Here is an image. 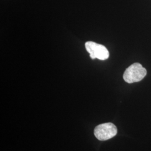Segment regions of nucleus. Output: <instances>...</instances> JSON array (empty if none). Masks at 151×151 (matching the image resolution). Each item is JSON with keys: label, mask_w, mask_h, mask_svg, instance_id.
Wrapping results in <instances>:
<instances>
[{"label": "nucleus", "mask_w": 151, "mask_h": 151, "mask_svg": "<svg viewBox=\"0 0 151 151\" xmlns=\"http://www.w3.org/2000/svg\"><path fill=\"white\" fill-rule=\"evenodd\" d=\"M147 75V70L142 65L135 63L130 65L124 72L123 78L128 83H132L142 81Z\"/></svg>", "instance_id": "f257e3e1"}, {"label": "nucleus", "mask_w": 151, "mask_h": 151, "mask_svg": "<svg viewBox=\"0 0 151 151\" xmlns=\"http://www.w3.org/2000/svg\"><path fill=\"white\" fill-rule=\"evenodd\" d=\"M87 51L90 53V56L92 60H107L109 57V53L107 48L101 44L87 42L85 43Z\"/></svg>", "instance_id": "7ed1b4c3"}, {"label": "nucleus", "mask_w": 151, "mask_h": 151, "mask_svg": "<svg viewBox=\"0 0 151 151\" xmlns=\"http://www.w3.org/2000/svg\"><path fill=\"white\" fill-rule=\"evenodd\" d=\"M116 127L111 123L99 124L94 129V134L97 139L101 141L110 139L116 135Z\"/></svg>", "instance_id": "f03ea898"}]
</instances>
